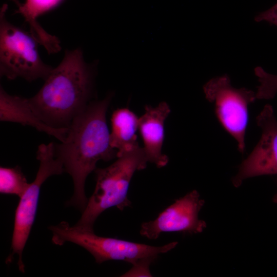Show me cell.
<instances>
[{
    "label": "cell",
    "instance_id": "8",
    "mask_svg": "<svg viewBox=\"0 0 277 277\" xmlns=\"http://www.w3.org/2000/svg\"><path fill=\"white\" fill-rule=\"evenodd\" d=\"M204 204L199 192L193 190L176 200L154 220L143 222L140 233L148 239L156 240L163 232H202L206 224L198 215Z\"/></svg>",
    "mask_w": 277,
    "mask_h": 277
},
{
    "label": "cell",
    "instance_id": "5",
    "mask_svg": "<svg viewBox=\"0 0 277 277\" xmlns=\"http://www.w3.org/2000/svg\"><path fill=\"white\" fill-rule=\"evenodd\" d=\"M7 4L0 11V75L9 80L21 77L32 82L45 80L53 68L44 63L37 49L38 44L31 33L9 22Z\"/></svg>",
    "mask_w": 277,
    "mask_h": 277
},
{
    "label": "cell",
    "instance_id": "1",
    "mask_svg": "<svg viewBox=\"0 0 277 277\" xmlns=\"http://www.w3.org/2000/svg\"><path fill=\"white\" fill-rule=\"evenodd\" d=\"M112 97L109 94L102 100L91 101L73 119L65 141L54 144L55 155L73 182V194L67 204L82 212L88 202L85 190L87 176L96 169L99 161L117 157V151L110 145L106 121Z\"/></svg>",
    "mask_w": 277,
    "mask_h": 277
},
{
    "label": "cell",
    "instance_id": "10",
    "mask_svg": "<svg viewBox=\"0 0 277 277\" xmlns=\"http://www.w3.org/2000/svg\"><path fill=\"white\" fill-rule=\"evenodd\" d=\"M165 101L153 107L146 105L144 114L139 117L138 130L143 141L144 151L149 163L158 168L166 166L169 158L162 152L164 140V123L170 113Z\"/></svg>",
    "mask_w": 277,
    "mask_h": 277
},
{
    "label": "cell",
    "instance_id": "12",
    "mask_svg": "<svg viewBox=\"0 0 277 277\" xmlns=\"http://www.w3.org/2000/svg\"><path fill=\"white\" fill-rule=\"evenodd\" d=\"M18 5L15 13L21 14L28 24L30 33L37 42L43 46L49 54L61 51L59 39L46 31L40 25L37 18L41 15L55 7L62 0H26L21 4L13 0Z\"/></svg>",
    "mask_w": 277,
    "mask_h": 277
},
{
    "label": "cell",
    "instance_id": "14",
    "mask_svg": "<svg viewBox=\"0 0 277 277\" xmlns=\"http://www.w3.org/2000/svg\"><path fill=\"white\" fill-rule=\"evenodd\" d=\"M29 183L18 166L0 168V192L21 197L28 189Z\"/></svg>",
    "mask_w": 277,
    "mask_h": 277
},
{
    "label": "cell",
    "instance_id": "16",
    "mask_svg": "<svg viewBox=\"0 0 277 277\" xmlns=\"http://www.w3.org/2000/svg\"><path fill=\"white\" fill-rule=\"evenodd\" d=\"M255 21H264L277 27V3L269 9L262 12L254 17Z\"/></svg>",
    "mask_w": 277,
    "mask_h": 277
},
{
    "label": "cell",
    "instance_id": "3",
    "mask_svg": "<svg viewBox=\"0 0 277 277\" xmlns=\"http://www.w3.org/2000/svg\"><path fill=\"white\" fill-rule=\"evenodd\" d=\"M149 163L143 147L117 157L109 166L95 170L96 185L93 193L75 225L94 231L99 215L107 209L120 210L131 206L127 194L134 173L146 168Z\"/></svg>",
    "mask_w": 277,
    "mask_h": 277
},
{
    "label": "cell",
    "instance_id": "17",
    "mask_svg": "<svg viewBox=\"0 0 277 277\" xmlns=\"http://www.w3.org/2000/svg\"><path fill=\"white\" fill-rule=\"evenodd\" d=\"M273 201L274 202L277 203V194L275 195L273 197Z\"/></svg>",
    "mask_w": 277,
    "mask_h": 277
},
{
    "label": "cell",
    "instance_id": "6",
    "mask_svg": "<svg viewBox=\"0 0 277 277\" xmlns=\"http://www.w3.org/2000/svg\"><path fill=\"white\" fill-rule=\"evenodd\" d=\"M36 159L39 162L38 170L33 182L19 197L15 212L11 252L6 260L7 264L11 263L17 254L18 269L22 273L25 272L23 253L35 219L41 187L50 176L65 172L62 163L55 157L53 143L41 144Z\"/></svg>",
    "mask_w": 277,
    "mask_h": 277
},
{
    "label": "cell",
    "instance_id": "9",
    "mask_svg": "<svg viewBox=\"0 0 277 277\" xmlns=\"http://www.w3.org/2000/svg\"><path fill=\"white\" fill-rule=\"evenodd\" d=\"M256 120L262 130L261 137L232 179L235 187L249 177L277 174V120L272 106L266 105Z\"/></svg>",
    "mask_w": 277,
    "mask_h": 277
},
{
    "label": "cell",
    "instance_id": "11",
    "mask_svg": "<svg viewBox=\"0 0 277 277\" xmlns=\"http://www.w3.org/2000/svg\"><path fill=\"white\" fill-rule=\"evenodd\" d=\"M0 120L32 127L55 137L61 142L65 141L68 131V128H53L46 124L35 114L29 98L10 95L2 86L0 88Z\"/></svg>",
    "mask_w": 277,
    "mask_h": 277
},
{
    "label": "cell",
    "instance_id": "15",
    "mask_svg": "<svg viewBox=\"0 0 277 277\" xmlns=\"http://www.w3.org/2000/svg\"><path fill=\"white\" fill-rule=\"evenodd\" d=\"M254 71L259 82L255 92L256 99L273 98L277 93V75L269 73L260 66L255 67Z\"/></svg>",
    "mask_w": 277,
    "mask_h": 277
},
{
    "label": "cell",
    "instance_id": "2",
    "mask_svg": "<svg viewBox=\"0 0 277 277\" xmlns=\"http://www.w3.org/2000/svg\"><path fill=\"white\" fill-rule=\"evenodd\" d=\"M94 70L82 50H66L30 104L38 117L50 127L68 128L91 101Z\"/></svg>",
    "mask_w": 277,
    "mask_h": 277
},
{
    "label": "cell",
    "instance_id": "13",
    "mask_svg": "<svg viewBox=\"0 0 277 277\" xmlns=\"http://www.w3.org/2000/svg\"><path fill=\"white\" fill-rule=\"evenodd\" d=\"M138 123L139 118L128 108H118L112 113L110 142L117 157L140 147L136 134Z\"/></svg>",
    "mask_w": 277,
    "mask_h": 277
},
{
    "label": "cell",
    "instance_id": "4",
    "mask_svg": "<svg viewBox=\"0 0 277 277\" xmlns=\"http://www.w3.org/2000/svg\"><path fill=\"white\" fill-rule=\"evenodd\" d=\"M52 233V242L62 246L66 242L74 243L86 249L96 263L110 260L124 261L133 265L140 262H153L159 255L174 249L178 243L173 242L161 246H154L95 234L76 225L70 226L63 221L48 227Z\"/></svg>",
    "mask_w": 277,
    "mask_h": 277
},
{
    "label": "cell",
    "instance_id": "7",
    "mask_svg": "<svg viewBox=\"0 0 277 277\" xmlns=\"http://www.w3.org/2000/svg\"><path fill=\"white\" fill-rule=\"evenodd\" d=\"M205 98L214 105L216 117L224 128L235 140L239 151L243 153L248 122V106L256 92L246 88H236L226 74L213 77L203 87Z\"/></svg>",
    "mask_w": 277,
    "mask_h": 277
}]
</instances>
